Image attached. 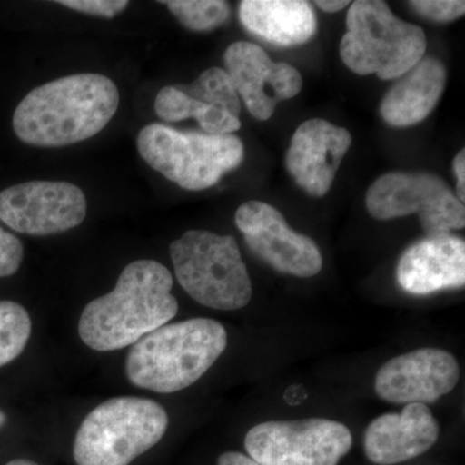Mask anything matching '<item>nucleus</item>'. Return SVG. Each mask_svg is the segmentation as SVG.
<instances>
[{
  "label": "nucleus",
  "instance_id": "nucleus-1",
  "mask_svg": "<svg viewBox=\"0 0 465 465\" xmlns=\"http://www.w3.org/2000/svg\"><path fill=\"white\" fill-rule=\"evenodd\" d=\"M173 274L154 260L125 265L114 289L92 300L79 318L78 333L96 351H119L176 317Z\"/></svg>",
  "mask_w": 465,
  "mask_h": 465
},
{
  "label": "nucleus",
  "instance_id": "nucleus-2",
  "mask_svg": "<svg viewBox=\"0 0 465 465\" xmlns=\"http://www.w3.org/2000/svg\"><path fill=\"white\" fill-rule=\"evenodd\" d=\"M118 105V88L108 76H64L29 92L15 110L12 124L23 143L60 148L96 136Z\"/></svg>",
  "mask_w": 465,
  "mask_h": 465
},
{
  "label": "nucleus",
  "instance_id": "nucleus-3",
  "mask_svg": "<svg viewBox=\"0 0 465 465\" xmlns=\"http://www.w3.org/2000/svg\"><path fill=\"white\" fill-rule=\"evenodd\" d=\"M226 345L228 333L215 320L167 323L134 342L125 360V375L134 387L174 393L200 381Z\"/></svg>",
  "mask_w": 465,
  "mask_h": 465
},
{
  "label": "nucleus",
  "instance_id": "nucleus-4",
  "mask_svg": "<svg viewBox=\"0 0 465 465\" xmlns=\"http://www.w3.org/2000/svg\"><path fill=\"white\" fill-rule=\"evenodd\" d=\"M345 26L341 60L358 75L375 74L381 81L399 79L427 51L424 30L401 20L381 0L351 3Z\"/></svg>",
  "mask_w": 465,
  "mask_h": 465
},
{
  "label": "nucleus",
  "instance_id": "nucleus-5",
  "mask_svg": "<svg viewBox=\"0 0 465 465\" xmlns=\"http://www.w3.org/2000/svg\"><path fill=\"white\" fill-rule=\"evenodd\" d=\"M168 414L143 397H114L100 403L79 425L73 445L76 465H130L167 432Z\"/></svg>",
  "mask_w": 465,
  "mask_h": 465
},
{
  "label": "nucleus",
  "instance_id": "nucleus-6",
  "mask_svg": "<svg viewBox=\"0 0 465 465\" xmlns=\"http://www.w3.org/2000/svg\"><path fill=\"white\" fill-rule=\"evenodd\" d=\"M174 274L189 296L216 311H238L252 298V282L232 235L189 231L170 246Z\"/></svg>",
  "mask_w": 465,
  "mask_h": 465
},
{
  "label": "nucleus",
  "instance_id": "nucleus-7",
  "mask_svg": "<svg viewBox=\"0 0 465 465\" xmlns=\"http://www.w3.org/2000/svg\"><path fill=\"white\" fill-rule=\"evenodd\" d=\"M143 161L167 180L186 191H204L225 173L241 166L244 146L235 134H208L179 131L152 124L137 136Z\"/></svg>",
  "mask_w": 465,
  "mask_h": 465
},
{
  "label": "nucleus",
  "instance_id": "nucleus-8",
  "mask_svg": "<svg viewBox=\"0 0 465 465\" xmlns=\"http://www.w3.org/2000/svg\"><path fill=\"white\" fill-rule=\"evenodd\" d=\"M366 208L376 220L416 213L427 237L451 234L465 226V207L445 180L430 173H388L366 193Z\"/></svg>",
  "mask_w": 465,
  "mask_h": 465
},
{
  "label": "nucleus",
  "instance_id": "nucleus-9",
  "mask_svg": "<svg viewBox=\"0 0 465 465\" xmlns=\"http://www.w3.org/2000/svg\"><path fill=\"white\" fill-rule=\"evenodd\" d=\"M351 443V430L329 419L265 421L244 439L250 458L262 465H338Z\"/></svg>",
  "mask_w": 465,
  "mask_h": 465
},
{
  "label": "nucleus",
  "instance_id": "nucleus-10",
  "mask_svg": "<svg viewBox=\"0 0 465 465\" xmlns=\"http://www.w3.org/2000/svg\"><path fill=\"white\" fill-rule=\"evenodd\" d=\"M87 200L66 182H29L0 192V222L27 235H51L81 225Z\"/></svg>",
  "mask_w": 465,
  "mask_h": 465
},
{
  "label": "nucleus",
  "instance_id": "nucleus-11",
  "mask_svg": "<svg viewBox=\"0 0 465 465\" xmlns=\"http://www.w3.org/2000/svg\"><path fill=\"white\" fill-rule=\"evenodd\" d=\"M234 219L250 250L280 273L311 278L322 271V253L316 242L292 231L272 204L246 202Z\"/></svg>",
  "mask_w": 465,
  "mask_h": 465
},
{
  "label": "nucleus",
  "instance_id": "nucleus-12",
  "mask_svg": "<svg viewBox=\"0 0 465 465\" xmlns=\"http://www.w3.org/2000/svg\"><path fill=\"white\" fill-rule=\"evenodd\" d=\"M225 72L251 115L268 121L281 101L293 99L302 88L295 66L274 63L258 45L235 42L224 54Z\"/></svg>",
  "mask_w": 465,
  "mask_h": 465
},
{
  "label": "nucleus",
  "instance_id": "nucleus-13",
  "mask_svg": "<svg viewBox=\"0 0 465 465\" xmlns=\"http://www.w3.org/2000/svg\"><path fill=\"white\" fill-rule=\"evenodd\" d=\"M460 369L457 358L437 348H423L391 358L379 370L375 391L391 403L437 402L457 387Z\"/></svg>",
  "mask_w": 465,
  "mask_h": 465
},
{
  "label": "nucleus",
  "instance_id": "nucleus-14",
  "mask_svg": "<svg viewBox=\"0 0 465 465\" xmlns=\"http://www.w3.org/2000/svg\"><path fill=\"white\" fill-rule=\"evenodd\" d=\"M351 145V134L347 128L324 119H309L293 134L284 164L302 191L321 198L331 189Z\"/></svg>",
  "mask_w": 465,
  "mask_h": 465
},
{
  "label": "nucleus",
  "instance_id": "nucleus-15",
  "mask_svg": "<svg viewBox=\"0 0 465 465\" xmlns=\"http://www.w3.org/2000/svg\"><path fill=\"white\" fill-rule=\"evenodd\" d=\"M397 282L412 295L460 289L465 283L463 238L445 234L411 244L397 265Z\"/></svg>",
  "mask_w": 465,
  "mask_h": 465
},
{
  "label": "nucleus",
  "instance_id": "nucleus-16",
  "mask_svg": "<svg viewBox=\"0 0 465 465\" xmlns=\"http://www.w3.org/2000/svg\"><path fill=\"white\" fill-rule=\"evenodd\" d=\"M439 437V421L430 407L409 403L401 414H384L371 421L365 433V454L378 465L403 463L430 451Z\"/></svg>",
  "mask_w": 465,
  "mask_h": 465
},
{
  "label": "nucleus",
  "instance_id": "nucleus-17",
  "mask_svg": "<svg viewBox=\"0 0 465 465\" xmlns=\"http://www.w3.org/2000/svg\"><path fill=\"white\" fill-rule=\"evenodd\" d=\"M446 82L448 69L442 61L433 56L421 58L382 97V119L393 127L420 124L436 109Z\"/></svg>",
  "mask_w": 465,
  "mask_h": 465
},
{
  "label": "nucleus",
  "instance_id": "nucleus-18",
  "mask_svg": "<svg viewBox=\"0 0 465 465\" xmlns=\"http://www.w3.org/2000/svg\"><path fill=\"white\" fill-rule=\"evenodd\" d=\"M240 20L251 34L281 47L304 45L317 33L314 9L302 0H243Z\"/></svg>",
  "mask_w": 465,
  "mask_h": 465
},
{
  "label": "nucleus",
  "instance_id": "nucleus-19",
  "mask_svg": "<svg viewBox=\"0 0 465 465\" xmlns=\"http://www.w3.org/2000/svg\"><path fill=\"white\" fill-rule=\"evenodd\" d=\"M155 113L166 122H180L195 119L204 134H232L241 128L240 116L226 110L213 108L200 100L183 94L177 85H168L158 92L155 99Z\"/></svg>",
  "mask_w": 465,
  "mask_h": 465
},
{
  "label": "nucleus",
  "instance_id": "nucleus-20",
  "mask_svg": "<svg viewBox=\"0 0 465 465\" xmlns=\"http://www.w3.org/2000/svg\"><path fill=\"white\" fill-rule=\"evenodd\" d=\"M177 87L193 99L213 108L226 110L232 115H241V99L225 69L210 67L193 84Z\"/></svg>",
  "mask_w": 465,
  "mask_h": 465
},
{
  "label": "nucleus",
  "instance_id": "nucleus-21",
  "mask_svg": "<svg viewBox=\"0 0 465 465\" xmlns=\"http://www.w3.org/2000/svg\"><path fill=\"white\" fill-rule=\"evenodd\" d=\"M32 330V318L25 307L9 300L0 302V367L25 351Z\"/></svg>",
  "mask_w": 465,
  "mask_h": 465
},
{
  "label": "nucleus",
  "instance_id": "nucleus-22",
  "mask_svg": "<svg viewBox=\"0 0 465 465\" xmlns=\"http://www.w3.org/2000/svg\"><path fill=\"white\" fill-rule=\"evenodd\" d=\"M192 32H210L224 25L231 17V5L224 0H170L161 2Z\"/></svg>",
  "mask_w": 465,
  "mask_h": 465
},
{
  "label": "nucleus",
  "instance_id": "nucleus-23",
  "mask_svg": "<svg viewBox=\"0 0 465 465\" xmlns=\"http://www.w3.org/2000/svg\"><path fill=\"white\" fill-rule=\"evenodd\" d=\"M409 5L421 16L437 23L458 20L465 12V3L460 0H416Z\"/></svg>",
  "mask_w": 465,
  "mask_h": 465
},
{
  "label": "nucleus",
  "instance_id": "nucleus-24",
  "mask_svg": "<svg viewBox=\"0 0 465 465\" xmlns=\"http://www.w3.org/2000/svg\"><path fill=\"white\" fill-rule=\"evenodd\" d=\"M24 259V246L16 235L0 226V278L17 273Z\"/></svg>",
  "mask_w": 465,
  "mask_h": 465
},
{
  "label": "nucleus",
  "instance_id": "nucleus-25",
  "mask_svg": "<svg viewBox=\"0 0 465 465\" xmlns=\"http://www.w3.org/2000/svg\"><path fill=\"white\" fill-rule=\"evenodd\" d=\"M57 3L74 11L105 18L115 17L130 5L125 0H60Z\"/></svg>",
  "mask_w": 465,
  "mask_h": 465
},
{
  "label": "nucleus",
  "instance_id": "nucleus-26",
  "mask_svg": "<svg viewBox=\"0 0 465 465\" xmlns=\"http://www.w3.org/2000/svg\"><path fill=\"white\" fill-rule=\"evenodd\" d=\"M455 176H457V197L464 203L465 201V152L464 149L458 153L457 157L452 162Z\"/></svg>",
  "mask_w": 465,
  "mask_h": 465
},
{
  "label": "nucleus",
  "instance_id": "nucleus-27",
  "mask_svg": "<svg viewBox=\"0 0 465 465\" xmlns=\"http://www.w3.org/2000/svg\"><path fill=\"white\" fill-rule=\"evenodd\" d=\"M217 465H262L241 452L228 451L220 455Z\"/></svg>",
  "mask_w": 465,
  "mask_h": 465
},
{
  "label": "nucleus",
  "instance_id": "nucleus-28",
  "mask_svg": "<svg viewBox=\"0 0 465 465\" xmlns=\"http://www.w3.org/2000/svg\"><path fill=\"white\" fill-rule=\"evenodd\" d=\"M351 3L347 2V0H317L316 5L318 8L322 9L324 12H329V14H335V12L341 11V9L347 8Z\"/></svg>",
  "mask_w": 465,
  "mask_h": 465
},
{
  "label": "nucleus",
  "instance_id": "nucleus-29",
  "mask_svg": "<svg viewBox=\"0 0 465 465\" xmlns=\"http://www.w3.org/2000/svg\"><path fill=\"white\" fill-rule=\"evenodd\" d=\"M5 465H39L35 461L29 460V459H15Z\"/></svg>",
  "mask_w": 465,
  "mask_h": 465
},
{
  "label": "nucleus",
  "instance_id": "nucleus-30",
  "mask_svg": "<svg viewBox=\"0 0 465 465\" xmlns=\"http://www.w3.org/2000/svg\"><path fill=\"white\" fill-rule=\"evenodd\" d=\"M5 423H7V415L0 409V428L5 427Z\"/></svg>",
  "mask_w": 465,
  "mask_h": 465
}]
</instances>
